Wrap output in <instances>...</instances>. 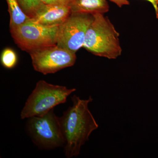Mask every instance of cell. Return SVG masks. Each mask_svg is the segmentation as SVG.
<instances>
[{"label":"cell","mask_w":158,"mask_h":158,"mask_svg":"<svg viewBox=\"0 0 158 158\" xmlns=\"http://www.w3.org/2000/svg\"><path fill=\"white\" fill-rule=\"evenodd\" d=\"M93 100L91 96L82 99L74 95L72 97L73 105L59 118L67 158L77 156L91 133L98 128V124L88 107Z\"/></svg>","instance_id":"obj_1"},{"label":"cell","mask_w":158,"mask_h":158,"mask_svg":"<svg viewBox=\"0 0 158 158\" xmlns=\"http://www.w3.org/2000/svg\"><path fill=\"white\" fill-rule=\"evenodd\" d=\"M119 36L108 18L100 13L94 14L83 47L95 56L115 59L121 56L122 52Z\"/></svg>","instance_id":"obj_2"},{"label":"cell","mask_w":158,"mask_h":158,"mask_svg":"<svg viewBox=\"0 0 158 158\" xmlns=\"http://www.w3.org/2000/svg\"><path fill=\"white\" fill-rule=\"evenodd\" d=\"M76 90L75 88L69 89L40 80L28 98L21 113V118L25 119L44 115L56 106L65 103L67 98Z\"/></svg>","instance_id":"obj_3"},{"label":"cell","mask_w":158,"mask_h":158,"mask_svg":"<svg viewBox=\"0 0 158 158\" xmlns=\"http://www.w3.org/2000/svg\"><path fill=\"white\" fill-rule=\"evenodd\" d=\"M58 29L59 27H47L31 19L10 31L19 48L29 53L57 44Z\"/></svg>","instance_id":"obj_4"},{"label":"cell","mask_w":158,"mask_h":158,"mask_svg":"<svg viewBox=\"0 0 158 158\" xmlns=\"http://www.w3.org/2000/svg\"><path fill=\"white\" fill-rule=\"evenodd\" d=\"M28 131L34 143L46 149H53L65 145L59 118L51 110L40 116L28 118Z\"/></svg>","instance_id":"obj_5"},{"label":"cell","mask_w":158,"mask_h":158,"mask_svg":"<svg viewBox=\"0 0 158 158\" xmlns=\"http://www.w3.org/2000/svg\"><path fill=\"white\" fill-rule=\"evenodd\" d=\"M29 53L34 69L44 75L56 73L73 66L77 59L76 53L57 44L31 51Z\"/></svg>","instance_id":"obj_6"},{"label":"cell","mask_w":158,"mask_h":158,"mask_svg":"<svg viewBox=\"0 0 158 158\" xmlns=\"http://www.w3.org/2000/svg\"><path fill=\"white\" fill-rule=\"evenodd\" d=\"M93 15L71 13L58 29L57 45L76 53L83 47L86 32Z\"/></svg>","instance_id":"obj_7"},{"label":"cell","mask_w":158,"mask_h":158,"mask_svg":"<svg viewBox=\"0 0 158 158\" xmlns=\"http://www.w3.org/2000/svg\"><path fill=\"white\" fill-rule=\"evenodd\" d=\"M71 14L70 6L62 4L48 5L42 3L31 19L47 27H59Z\"/></svg>","instance_id":"obj_8"},{"label":"cell","mask_w":158,"mask_h":158,"mask_svg":"<svg viewBox=\"0 0 158 158\" xmlns=\"http://www.w3.org/2000/svg\"><path fill=\"white\" fill-rule=\"evenodd\" d=\"M69 6L71 13L104 14L110 10L106 0H72Z\"/></svg>","instance_id":"obj_9"},{"label":"cell","mask_w":158,"mask_h":158,"mask_svg":"<svg viewBox=\"0 0 158 158\" xmlns=\"http://www.w3.org/2000/svg\"><path fill=\"white\" fill-rule=\"evenodd\" d=\"M10 15V30L15 28L31 19L20 6L17 0H6Z\"/></svg>","instance_id":"obj_10"},{"label":"cell","mask_w":158,"mask_h":158,"mask_svg":"<svg viewBox=\"0 0 158 158\" xmlns=\"http://www.w3.org/2000/svg\"><path fill=\"white\" fill-rule=\"evenodd\" d=\"M1 59L3 66L9 69L14 68L17 62L16 54L10 48H6L3 51Z\"/></svg>","instance_id":"obj_11"},{"label":"cell","mask_w":158,"mask_h":158,"mask_svg":"<svg viewBox=\"0 0 158 158\" xmlns=\"http://www.w3.org/2000/svg\"><path fill=\"white\" fill-rule=\"evenodd\" d=\"M21 8L27 9L31 8L36 2V0H17Z\"/></svg>","instance_id":"obj_12"},{"label":"cell","mask_w":158,"mask_h":158,"mask_svg":"<svg viewBox=\"0 0 158 158\" xmlns=\"http://www.w3.org/2000/svg\"><path fill=\"white\" fill-rule=\"evenodd\" d=\"M110 1L115 3L120 8H121L123 6H127L130 4L129 2L127 0H110Z\"/></svg>","instance_id":"obj_13"},{"label":"cell","mask_w":158,"mask_h":158,"mask_svg":"<svg viewBox=\"0 0 158 158\" xmlns=\"http://www.w3.org/2000/svg\"><path fill=\"white\" fill-rule=\"evenodd\" d=\"M152 4L155 10L156 16L158 19V0H146Z\"/></svg>","instance_id":"obj_14"},{"label":"cell","mask_w":158,"mask_h":158,"mask_svg":"<svg viewBox=\"0 0 158 158\" xmlns=\"http://www.w3.org/2000/svg\"><path fill=\"white\" fill-rule=\"evenodd\" d=\"M40 2L48 5H52V4H61L59 2L58 0H38Z\"/></svg>","instance_id":"obj_15"},{"label":"cell","mask_w":158,"mask_h":158,"mask_svg":"<svg viewBox=\"0 0 158 158\" xmlns=\"http://www.w3.org/2000/svg\"><path fill=\"white\" fill-rule=\"evenodd\" d=\"M59 2L64 5H68L69 6L70 3L71 2L72 0H58Z\"/></svg>","instance_id":"obj_16"}]
</instances>
